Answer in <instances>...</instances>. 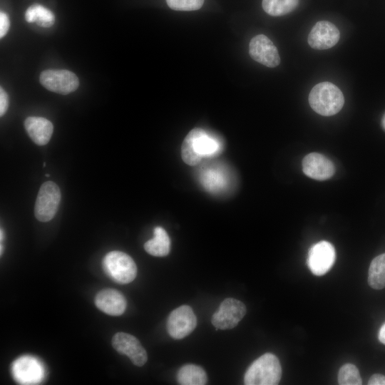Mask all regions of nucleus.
Instances as JSON below:
<instances>
[{
	"label": "nucleus",
	"instance_id": "obj_24",
	"mask_svg": "<svg viewBox=\"0 0 385 385\" xmlns=\"http://www.w3.org/2000/svg\"><path fill=\"white\" fill-rule=\"evenodd\" d=\"M168 6L176 11H195L200 9L204 0H166Z\"/></svg>",
	"mask_w": 385,
	"mask_h": 385
},
{
	"label": "nucleus",
	"instance_id": "obj_21",
	"mask_svg": "<svg viewBox=\"0 0 385 385\" xmlns=\"http://www.w3.org/2000/svg\"><path fill=\"white\" fill-rule=\"evenodd\" d=\"M25 19L29 23L36 22L42 27H51L55 22L53 14L46 7L35 4L30 6L25 12Z\"/></svg>",
	"mask_w": 385,
	"mask_h": 385
},
{
	"label": "nucleus",
	"instance_id": "obj_27",
	"mask_svg": "<svg viewBox=\"0 0 385 385\" xmlns=\"http://www.w3.org/2000/svg\"><path fill=\"white\" fill-rule=\"evenodd\" d=\"M369 385H385V376L380 374L372 375L368 381Z\"/></svg>",
	"mask_w": 385,
	"mask_h": 385
},
{
	"label": "nucleus",
	"instance_id": "obj_17",
	"mask_svg": "<svg viewBox=\"0 0 385 385\" xmlns=\"http://www.w3.org/2000/svg\"><path fill=\"white\" fill-rule=\"evenodd\" d=\"M24 127L30 138L38 145L47 144L53 131L52 123L42 117H28L24 121Z\"/></svg>",
	"mask_w": 385,
	"mask_h": 385
},
{
	"label": "nucleus",
	"instance_id": "obj_16",
	"mask_svg": "<svg viewBox=\"0 0 385 385\" xmlns=\"http://www.w3.org/2000/svg\"><path fill=\"white\" fill-rule=\"evenodd\" d=\"M95 304L103 312L112 315H121L125 310L127 302L125 297L114 289H104L97 293Z\"/></svg>",
	"mask_w": 385,
	"mask_h": 385
},
{
	"label": "nucleus",
	"instance_id": "obj_18",
	"mask_svg": "<svg viewBox=\"0 0 385 385\" xmlns=\"http://www.w3.org/2000/svg\"><path fill=\"white\" fill-rule=\"evenodd\" d=\"M154 237L144 244L145 250L155 257H164L169 254L170 240L166 231L161 227L153 230Z\"/></svg>",
	"mask_w": 385,
	"mask_h": 385
},
{
	"label": "nucleus",
	"instance_id": "obj_15",
	"mask_svg": "<svg viewBox=\"0 0 385 385\" xmlns=\"http://www.w3.org/2000/svg\"><path fill=\"white\" fill-rule=\"evenodd\" d=\"M303 173L312 179L325 180L335 173L334 163L326 156L318 153L307 154L302 163Z\"/></svg>",
	"mask_w": 385,
	"mask_h": 385
},
{
	"label": "nucleus",
	"instance_id": "obj_14",
	"mask_svg": "<svg viewBox=\"0 0 385 385\" xmlns=\"http://www.w3.org/2000/svg\"><path fill=\"white\" fill-rule=\"evenodd\" d=\"M12 371L15 379L21 384H36L43 376L41 363L32 356H25L18 359L13 364Z\"/></svg>",
	"mask_w": 385,
	"mask_h": 385
},
{
	"label": "nucleus",
	"instance_id": "obj_20",
	"mask_svg": "<svg viewBox=\"0 0 385 385\" xmlns=\"http://www.w3.org/2000/svg\"><path fill=\"white\" fill-rule=\"evenodd\" d=\"M371 287L381 289L385 287V253L378 255L371 261L368 275Z\"/></svg>",
	"mask_w": 385,
	"mask_h": 385
},
{
	"label": "nucleus",
	"instance_id": "obj_8",
	"mask_svg": "<svg viewBox=\"0 0 385 385\" xmlns=\"http://www.w3.org/2000/svg\"><path fill=\"white\" fill-rule=\"evenodd\" d=\"M336 260L334 246L327 241H320L313 245L308 252L307 263L311 272L317 276L326 274Z\"/></svg>",
	"mask_w": 385,
	"mask_h": 385
},
{
	"label": "nucleus",
	"instance_id": "obj_3",
	"mask_svg": "<svg viewBox=\"0 0 385 385\" xmlns=\"http://www.w3.org/2000/svg\"><path fill=\"white\" fill-rule=\"evenodd\" d=\"M282 376V367L278 358L273 354L266 353L249 366L245 372L244 384L246 385H276Z\"/></svg>",
	"mask_w": 385,
	"mask_h": 385
},
{
	"label": "nucleus",
	"instance_id": "obj_6",
	"mask_svg": "<svg viewBox=\"0 0 385 385\" xmlns=\"http://www.w3.org/2000/svg\"><path fill=\"white\" fill-rule=\"evenodd\" d=\"M39 81L47 90L63 95L73 92L79 86L78 77L68 70H45L41 72Z\"/></svg>",
	"mask_w": 385,
	"mask_h": 385
},
{
	"label": "nucleus",
	"instance_id": "obj_9",
	"mask_svg": "<svg viewBox=\"0 0 385 385\" xmlns=\"http://www.w3.org/2000/svg\"><path fill=\"white\" fill-rule=\"evenodd\" d=\"M196 325V316L188 305H182L174 309L167 321L168 332L175 339H180L189 335Z\"/></svg>",
	"mask_w": 385,
	"mask_h": 385
},
{
	"label": "nucleus",
	"instance_id": "obj_2",
	"mask_svg": "<svg viewBox=\"0 0 385 385\" xmlns=\"http://www.w3.org/2000/svg\"><path fill=\"white\" fill-rule=\"evenodd\" d=\"M308 99L311 108L324 116L337 114L344 103L342 92L330 82H322L315 85L311 90Z\"/></svg>",
	"mask_w": 385,
	"mask_h": 385
},
{
	"label": "nucleus",
	"instance_id": "obj_4",
	"mask_svg": "<svg viewBox=\"0 0 385 385\" xmlns=\"http://www.w3.org/2000/svg\"><path fill=\"white\" fill-rule=\"evenodd\" d=\"M106 274L114 282L128 284L136 277L137 267L130 256L120 251H111L103 260Z\"/></svg>",
	"mask_w": 385,
	"mask_h": 385
},
{
	"label": "nucleus",
	"instance_id": "obj_25",
	"mask_svg": "<svg viewBox=\"0 0 385 385\" xmlns=\"http://www.w3.org/2000/svg\"><path fill=\"white\" fill-rule=\"evenodd\" d=\"M9 19L8 16L4 11L0 13V37L3 38L9 29Z\"/></svg>",
	"mask_w": 385,
	"mask_h": 385
},
{
	"label": "nucleus",
	"instance_id": "obj_11",
	"mask_svg": "<svg viewBox=\"0 0 385 385\" xmlns=\"http://www.w3.org/2000/svg\"><path fill=\"white\" fill-rule=\"evenodd\" d=\"M249 53L253 60L270 68H274L280 63L277 47L264 34L257 35L250 40Z\"/></svg>",
	"mask_w": 385,
	"mask_h": 385
},
{
	"label": "nucleus",
	"instance_id": "obj_7",
	"mask_svg": "<svg viewBox=\"0 0 385 385\" xmlns=\"http://www.w3.org/2000/svg\"><path fill=\"white\" fill-rule=\"evenodd\" d=\"M246 313L245 305L234 298L225 299L212 317L216 329H230L237 325Z\"/></svg>",
	"mask_w": 385,
	"mask_h": 385
},
{
	"label": "nucleus",
	"instance_id": "obj_29",
	"mask_svg": "<svg viewBox=\"0 0 385 385\" xmlns=\"http://www.w3.org/2000/svg\"><path fill=\"white\" fill-rule=\"evenodd\" d=\"M381 125L384 128V129L385 130V114L384 115L383 118H382V120H381Z\"/></svg>",
	"mask_w": 385,
	"mask_h": 385
},
{
	"label": "nucleus",
	"instance_id": "obj_5",
	"mask_svg": "<svg viewBox=\"0 0 385 385\" xmlns=\"http://www.w3.org/2000/svg\"><path fill=\"white\" fill-rule=\"evenodd\" d=\"M61 201L58 186L52 181H47L41 186L34 207L36 218L41 222L50 221L58 211Z\"/></svg>",
	"mask_w": 385,
	"mask_h": 385
},
{
	"label": "nucleus",
	"instance_id": "obj_10",
	"mask_svg": "<svg viewBox=\"0 0 385 385\" xmlns=\"http://www.w3.org/2000/svg\"><path fill=\"white\" fill-rule=\"evenodd\" d=\"M198 179L203 188L210 193L225 192L231 185V178L227 169L220 164L202 167Z\"/></svg>",
	"mask_w": 385,
	"mask_h": 385
},
{
	"label": "nucleus",
	"instance_id": "obj_23",
	"mask_svg": "<svg viewBox=\"0 0 385 385\" xmlns=\"http://www.w3.org/2000/svg\"><path fill=\"white\" fill-rule=\"evenodd\" d=\"M338 383L340 385L362 384V380L356 366L352 364L343 365L338 373Z\"/></svg>",
	"mask_w": 385,
	"mask_h": 385
},
{
	"label": "nucleus",
	"instance_id": "obj_30",
	"mask_svg": "<svg viewBox=\"0 0 385 385\" xmlns=\"http://www.w3.org/2000/svg\"><path fill=\"white\" fill-rule=\"evenodd\" d=\"M3 237H4V232L2 231V229H1V237H0L1 241L2 240Z\"/></svg>",
	"mask_w": 385,
	"mask_h": 385
},
{
	"label": "nucleus",
	"instance_id": "obj_12",
	"mask_svg": "<svg viewBox=\"0 0 385 385\" xmlns=\"http://www.w3.org/2000/svg\"><path fill=\"white\" fill-rule=\"evenodd\" d=\"M112 345L118 352L126 355L135 366H142L147 361L145 349L138 339L130 334L117 332L112 338Z\"/></svg>",
	"mask_w": 385,
	"mask_h": 385
},
{
	"label": "nucleus",
	"instance_id": "obj_1",
	"mask_svg": "<svg viewBox=\"0 0 385 385\" xmlns=\"http://www.w3.org/2000/svg\"><path fill=\"white\" fill-rule=\"evenodd\" d=\"M222 143L219 139L202 128L191 130L185 138L181 147V156L189 165H197L205 157L220 153Z\"/></svg>",
	"mask_w": 385,
	"mask_h": 385
},
{
	"label": "nucleus",
	"instance_id": "obj_28",
	"mask_svg": "<svg viewBox=\"0 0 385 385\" xmlns=\"http://www.w3.org/2000/svg\"><path fill=\"white\" fill-rule=\"evenodd\" d=\"M379 340L385 344V323L381 326L379 332Z\"/></svg>",
	"mask_w": 385,
	"mask_h": 385
},
{
	"label": "nucleus",
	"instance_id": "obj_19",
	"mask_svg": "<svg viewBox=\"0 0 385 385\" xmlns=\"http://www.w3.org/2000/svg\"><path fill=\"white\" fill-rule=\"evenodd\" d=\"M177 380L182 385H204L207 377L202 367L195 364H186L179 369Z\"/></svg>",
	"mask_w": 385,
	"mask_h": 385
},
{
	"label": "nucleus",
	"instance_id": "obj_13",
	"mask_svg": "<svg viewBox=\"0 0 385 385\" xmlns=\"http://www.w3.org/2000/svg\"><path fill=\"white\" fill-rule=\"evenodd\" d=\"M340 38L337 27L328 21H319L312 27L307 38L309 45L314 49H328L337 44Z\"/></svg>",
	"mask_w": 385,
	"mask_h": 385
},
{
	"label": "nucleus",
	"instance_id": "obj_22",
	"mask_svg": "<svg viewBox=\"0 0 385 385\" xmlns=\"http://www.w3.org/2000/svg\"><path fill=\"white\" fill-rule=\"evenodd\" d=\"M299 0H262L264 11L270 16H280L294 11Z\"/></svg>",
	"mask_w": 385,
	"mask_h": 385
},
{
	"label": "nucleus",
	"instance_id": "obj_26",
	"mask_svg": "<svg viewBox=\"0 0 385 385\" xmlns=\"http://www.w3.org/2000/svg\"><path fill=\"white\" fill-rule=\"evenodd\" d=\"M9 106V98L2 87L0 88V115L5 114Z\"/></svg>",
	"mask_w": 385,
	"mask_h": 385
}]
</instances>
